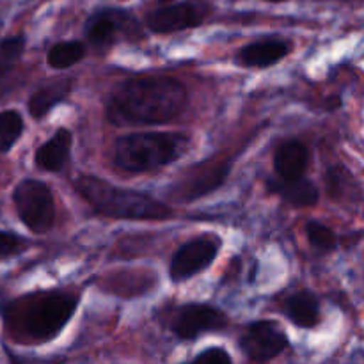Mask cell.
<instances>
[{"label":"cell","mask_w":364,"mask_h":364,"mask_svg":"<svg viewBox=\"0 0 364 364\" xmlns=\"http://www.w3.org/2000/svg\"><path fill=\"white\" fill-rule=\"evenodd\" d=\"M85 45L78 39L73 41H59L52 45L46 52V64L52 70H68L85 57Z\"/></svg>","instance_id":"cell-18"},{"label":"cell","mask_w":364,"mask_h":364,"mask_svg":"<svg viewBox=\"0 0 364 364\" xmlns=\"http://www.w3.org/2000/svg\"><path fill=\"white\" fill-rule=\"evenodd\" d=\"M13 205L18 219L31 233H48L55 223V201L53 192L45 181L25 178L14 187Z\"/></svg>","instance_id":"cell-5"},{"label":"cell","mask_w":364,"mask_h":364,"mask_svg":"<svg viewBox=\"0 0 364 364\" xmlns=\"http://www.w3.org/2000/svg\"><path fill=\"white\" fill-rule=\"evenodd\" d=\"M230 171V162L198 164L196 167L188 169L185 176L178 178L174 181V185L169 191V196L181 203L198 201V199L217 191L220 185H224Z\"/></svg>","instance_id":"cell-10"},{"label":"cell","mask_w":364,"mask_h":364,"mask_svg":"<svg viewBox=\"0 0 364 364\" xmlns=\"http://www.w3.org/2000/svg\"><path fill=\"white\" fill-rule=\"evenodd\" d=\"M306 237H308V242L311 244L313 249H316V251H326V252H331L336 249V244H338V238H336V233H334L333 230H331L329 226H326L323 223H320V220H315V219H309L306 220Z\"/></svg>","instance_id":"cell-21"},{"label":"cell","mask_w":364,"mask_h":364,"mask_svg":"<svg viewBox=\"0 0 364 364\" xmlns=\"http://www.w3.org/2000/svg\"><path fill=\"white\" fill-rule=\"evenodd\" d=\"M230 323L226 313L217 309L215 306L203 304V302H191L176 309L171 318L169 329L174 336L181 341H194L201 334L219 333Z\"/></svg>","instance_id":"cell-8"},{"label":"cell","mask_w":364,"mask_h":364,"mask_svg":"<svg viewBox=\"0 0 364 364\" xmlns=\"http://www.w3.org/2000/svg\"><path fill=\"white\" fill-rule=\"evenodd\" d=\"M75 80L71 77H57L50 78L48 82L36 89L31 95L27 103L28 114L32 119L39 121L48 116L59 103L66 102L73 91Z\"/></svg>","instance_id":"cell-13"},{"label":"cell","mask_w":364,"mask_h":364,"mask_svg":"<svg viewBox=\"0 0 364 364\" xmlns=\"http://www.w3.org/2000/svg\"><path fill=\"white\" fill-rule=\"evenodd\" d=\"M290 345L283 327L274 320H256L249 323L238 340L242 354L252 363H267L283 354Z\"/></svg>","instance_id":"cell-9"},{"label":"cell","mask_w":364,"mask_h":364,"mask_svg":"<svg viewBox=\"0 0 364 364\" xmlns=\"http://www.w3.org/2000/svg\"><path fill=\"white\" fill-rule=\"evenodd\" d=\"M192 361L205 364H230L233 361V358L228 354V350L224 347H210L199 352L198 355H194Z\"/></svg>","instance_id":"cell-23"},{"label":"cell","mask_w":364,"mask_h":364,"mask_svg":"<svg viewBox=\"0 0 364 364\" xmlns=\"http://www.w3.org/2000/svg\"><path fill=\"white\" fill-rule=\"evenodd\" d=\"M188 105V92L171 77L130 78L107 100L105 116L116 127H148L176 119Z\"/></svg>","instance_id":"cell-1"},{"label":"cell","mask_w":364,"mask_h":364,"mask_svg":"<svg viewBox=\"0 0 364 364\" xmlns=\"http://www.w3.org/2000/svg\"><path fill=\"white\" fill-rule=\"evenodd\" d=\"M191 139L180 134L139 132L123 135L114 144L112 162L124 173L141 174L171 166L187 153Z\"/></svg>","instance_id":"cell-4"},{"label":"cell","mask_w":364,"mask_h":364,"mask_svg":"<svg viewBox=\"0 0 364 364\" xmlns=\"http://www.w3.org/2000/svg\"><path fill=\"white\" fill-rule=\"evenodd\" d=\"M27 38L23 34L9 36L0 41V87L23 57Z\"/></svg>","instance_id":"cell-19"},{"label":"cell","mask_w":364,"mask_h":364,"mask_svg":"<svg viewBox=\"0 0 364 364\" xmlns=\"http://www.w3.org/2000/svg\"><path fill=\"white\" fill-rule=\"evenodd\" d=\"M137 31L139 21L130 11L121 7H100L84 25L85 39L100 53L112 48L119 34H135Z\"/></svg>","instance_id":"cell-7"},{"label":"cell","mask_w":364,"mask_h":364,"mask_svg":"<svg viewBox=\"0 0 364 364\" xmlns=\"http://www.w3.org/2000/svg\"><path fill=\"white\" fill-rule=\"evenodd\" d=\"M267 191L283 199L294 208H309L320 199V191L309 178L301 176L295 180H283L279 176H270L267 180Z\"/></svg>","instance_id":"cell-14"},{"label":"cell","mask_w":364,"mask_h":364,"mask_svg":"<svg viewBox=\"0 0 364 364\" xmlns=\"http://www.w3.org/2000/svg\"><path fill=\"white\" fill-rule=\"evenodd\" d=\"M311 162L308 146L301 141H287L277 146L274 153V171L283 180H295L304 176Z\"/></svg>","instance_id":"cell-16"},{"label":"cell","mask_w":364,"mask_h":364,"mask_svg":"<svg viewBox=\"0 0 364 364\" xmlns=\"http://www.w3.org/2000/svg\"><path fill=\"white\" fill-rule=\"evenodd\" d=\"M263 2H270V4H281V2H288V0H263Z\"/></svg>","instance_id":"cell-24"},{"label":"cell","mask_w":364,"mask_h":364,"mask_svg":"<svg viewBox=\"0 0 364 364\" xmlns=\"http://www.w3.org/2000/svg\"><path fill=\"white\" fill-rule=\"evenodd\" d=\"M77 306L78 295L63 290L21 295L2 308L4 331L16 343H46L63 333Z\"/></svg>","instance_id":"cell-2"},{"label":"cell","mask_w":364,"mask_h":364,"mask_svg":"<svg viewBox=\"0 0 364 364\" xmlns=\"http://www.w3.org/2000/svg\"><path fill=\"white\" fill-rule=\"evenodd\" d=\"M206 16L205 0H162L144 14V25L153 34H174L199 27Z\"/></svg>","instance_id":"cell-6"},{"label":"cell","mask_w":364,"mask_h":364,"mask_svg":"<svg viewBox=\"0 0 364 364\" xmlns=\"http://www.w3.org/2000/svg\"><path fill=\"white\" fill-rule=\"evenodd\" d=\"M291 45L283 38H263L258 41H252L245 45L238 52V63L245 68H256V70H265L281 63L284 57L290 55Z\"/></svg>","instance_id":"cell-12"},{"label":"cell","mask_w":364,"mask_h":364,"mask_svg":"<svg viewBox=\"0 0 364 364\" xmlns=\"http://www.w3.org/2000/svg\"><path fill=\"white\" fill-rule=\"evenodd\" d=\"M23 130V117L18 110H2L0 112V155H6L14 148Z\"/></svg>","instance_id":"cell-20"},{"label":"cell","mask_w":364,"mask_h":364,"mask_svg":"<svg viewBox=\"0 0 364 364\" xmlns=\"http://www.w3.org/2000/svg\"><path fill=\"white\" fill-rule=\"evenodd\" d=\"M78 194L96 213L116 220H167L174 210L141 191L117 187L95 174H78L73 181Z\"/></svg>","instance_id":"cell-3"},{"label":"cell","mask_w":364,"mask_h":364,"mask_svg":"<svg viewBox=\"0 0 364 364\" xmlns=\"http://www.w3.org/2000/svg\"><path fill=\"white\" fill-rule=\"evenodd\" d=\"M28 244H31V242H28L27 238L20 237L18 233L0 230V262L14 258V256L25 252Z\"/></svg>","instance_id":"cell-22"},{"label":"cell","mask_w":364,"mask_h":364,"mask_svg":"<svg viewBox=\"0 0 364 364\" xmlns=\"http://www.w3.org/2000/svg\"><path fill=\"white\" fill-rule=\"evenodd\" d=\"M283 313L299 329H315L322 320L320 299L311 290H299L283 302Z\"/></svg>","instance_id":"cell-17"},{"label":"cell","mask_w":364,"mask_h":364,"mask_svg":"<svg viewBox=\"0 0 364 364\" xmlns=\"http://www.w3.org/2000/svg\"><path fill=\"white\" fill-rule=\"evenodd\" d=\"M219 255V240L212 235H203L194 240L185 242L176 249L169 265V276L173 283H183L198 276L215 262Z\"/></svg>","instance_id":"cell-11"},{"label":"cell","mask_w":364,"mask_h":364,"mask_svg":"<svg viewBox=\"0 0 364 364\" xmlns=\"http://www.w3.org/2000/svg\"><path fill=\"white\" fill-rule=\"evenodd\" d=\"M73 146V135L68 128H57L55 134L43 142L34 153V166L46 173H60L68 166Z\"/></svg>","instance_id":"cell-15"}]
</instances>
